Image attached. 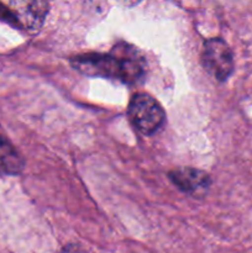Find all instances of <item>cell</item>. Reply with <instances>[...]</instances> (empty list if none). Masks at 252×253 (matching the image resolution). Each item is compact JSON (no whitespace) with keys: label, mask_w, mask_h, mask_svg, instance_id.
<instances>
[{"label":"cell","mask_w":252,"mask_h":253,"mask_svg":"<svg viewBox=\"0 0 252 253\" xmlns=\"http://www.w3.org/2000/svg\"><path fill=\"white\" fill-rule=\"evenodd\" d=\"M119 1L123 5H126V6H133V5H137L142 0H119Z\"/></svg>","instance_id":"cell-8"},{"label":"cell","mask_w":252,"mask_h":253,"mask_svg":"<svg viewBox=\"0 0 252 253\" xmlns=\"http://www.w3.org/2000/svg\"><path fill=\"white\" fill-rule=\"evenodd\" d=\"M0 20H4V21L9 22V24H11V25H16V21H15L11 11H10V10H7L6 7L2 6L1 4H0Z\"/></svg>","instance_id":"cell-7"},{"label":"cell","mask_w":252,"mask_h":253,"mask_svg":"<svg viewBox=\"0 0 252 253\" xmlns=\"http://www.w3.org/2000/svg\"><path fill=\"white\" fill-rule=\"evenodd\" d=\"M169 179L182 192L193 197H203L210 187V177L205 172L194 168H178L169 172Z\"/></svg>","instance_id":"cell-5"},{"label":"cell","mask_w":252,"mask_h":253,"mask_svg":"<svg viewBox=\"0 0 252 253\" xmlns=\"http://www.w3.org/2000/svg\"><path fill=\"white\" fill-rule=\"evenodd\" d=\"M72 66L84 76L114 78L127 84H135L142 79L146 68L142 57L127 44L114 47L109 54H79L72 58Z\"/></svg>","instance_id":"cell-1"},{"label":"cell","mask_w":252,"mask_h":253,"mask_svg":"<svg viewBox=\"0 0 252 253\" xmlns=\"http://www.w3.org/2000/svg\"><path fill=\"white\" fill-rule=\"evenodd\" d=\"M25 162L14 146L0 136V174L16 175L24 169Z\"/></svg>","instance_id":"cell-6"},{"label":"cell","mask_w":252,"mask_h":253,"mask_svg":"<svg viewBox=\"0 0 252 253\" xmlns=\"http://www.w3.org/2000/svg\"><path fill=\"white\" fill-rule=\"evenodd\" d=\"M128 116L140 132L155 133L165 123V111L156 99L146 93L132 96L128 105Z\"/></svg>","instance_id":"cell-2"},{"label":"cell","mask_w":252,"mask_h":253,"mask_svg":"<svg viewBox=\"0 0 252 253\" xmlns=\"http://www.w3.org/2000/svg\"><path fill=\"white\" fill-rule=\"evenodd\" d=\"M48 9V0H10V11L16 25L30 32L41 29Z\"/></svg>","instance_id":"cell-4"},{"label":"cell","mask_w":252,"mask_h":253,"mask_svg":"<svg viewBox=\"0 0 252 253\" xmlns=\"http://www.w3.org/2000/svg\"><path fill=\"white\" fill-rule=\"evenodd\" d=\"M202 63L212 78L225 82L234 71L231 48L221 39L207 40L203 44Z\"/></svg>","instance_id":"cell-3"}]
</instances>
